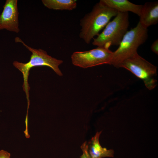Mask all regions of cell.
<instances>
[{
  "mask_svg": "<svg viewBox=\"0 0 158 158\" xmlns=\"http://www.w3.org/2000/svg\"><path fill=\"white\" fill-rule=\"evenodd\" d=\"M80 147L83 151V154L80 157V158H91L88 153L87 142L83 143Z\"/></svg>",
  "mask_w": 158,
  "mask_h": 158,
  "instance_id": "7c38bea8",
  "label": "cell"
},
{
  "mask_svg": "<svg viewBox=\"0 0 158 158\" xmlns=\"http://www.w3.org/2000/svg\"><path fill=\"white\" fill-rule=\"evenodd\" d=\"M16 42L22 43L32 53L29 61L23 63L18 61H14L13 66L22 73L24 78L23 89L26 94L28 92L30 87L28 82V76L30 69L33 67L45 66L51 68L59 76H62L63 74L59 68V66L63 63L61 60L58 59L48 54L44 50L39 49H34L26 44L20 38H15Z\"/></svg>",
  "mask_w": 158,
  "mask_h": 158,
  "instance_id": "7a4b0ae2",
  "label": "cell"
},
{
  "mask_svg": "<svg viewBox=\"0 0 158 158\" xmlns=\"http://www.w3.org/2000/svg\"><path fill=\"white\" fill-rule=\"evenodd\" d=\"M17 0H6L0 14V30L5 29L18 33L19 28Z\"/></svg>",
  "mask_w": 158,
  "mask_h": 158,
  "instance_id": "52a82bcc",
  "label": "cell"
},
{
  "mask_svg": "<svg viewBox=\"0 0 158 158\" xmlns=\"http://www.w3.org/2000/svg\"><path fill=\"white\" fill-rule=\"evenodd\" d=\"M42 2L46 7L54 10L71 11L77 6L76 0H42Z\"/></svg>",
  "mask_w": 158,
  "mask_h": 158,
  "instance_id": "8fae6325",
  "label": "cell"
},
{
  "mask_svg": "<svg viewBox=\"0 0 158 158\" xmlns=\"http://www.w3.org/2000/svg\"><path fill=\"white\" fill-rule=\"evenodd\" d=\"M119 68H124L142 80L149 90L156 87L157 68L139 56L138 53L124 60Z\"/></svg>",
  "mask_w": 158,
  "mask_h": 158,
  "instance_id": "5b68a950",
  "label": "cell"
},
{
  "mask_svg": "<svg viewBox=\"0 0 158 158\" xmlns=\"http://www.w3.org/2000/svg\"><path fill=\"white\" fill-rule=\"evenodd\" d=\"M139 21L144 27L156 24L158 22V2H147L142 5Z\"/></svg>",
  "mask_w": 158,
  "mask_h": 158,
  "instance_id": "ba28073f",
  "label": "cell"
},
{
  "mask_svg": "<svg viewBox=\"0 0 158 158\" xmlns=\"http://www.w3.org/2000/svg\"><path fill=\"white\" fill-rule=\"evenodd\" d=\"M113 52L109 48L99 46L90 50L73 52L71 56L72 64L83 68L104 64L110 65Z\"/></svg>",
  "mask_w": 158,
  "mask_h": 158,
  "instance_id": "8992f818",
  "label": "cell"
},
{
  "mask_svg": "<svg viewBox=\"0 0 158 158\" xmlns=\"http://www.w3.org/2000/svg\"><path fill=\"white\" fill-rule=\"evenodd\" d=\"M148 37L147 28L139 22L124 36L118 48L113 52L110 65L119 68L124 60L137 53L138 48L145 42Z\"/></svg>",
  "mask_w": 158,
  "mask_h": 158,
  "instance_id": "3957f363",
  "label": "cell"
},
{
  "mask_svg": "<svg viewBox=\"0 0 158 158\" xmlns=\"http://www.w3.org/2000/svg\"><path fill=\"white\" fill-rule=\"evenodd\" d=\"M118 12L106 6L100 1L94 5L91 11L80 21L81 29L79 37L89 44L100 31L105 27Z\"/></svg>",
  "mask_w": 158,
  "mask_h": 158,
  "instance_id": "6da1fadb",
  "label": "cell"
},
{
  "mask_svg": "<svg viewBox=\"0 0 158 158\" xmlns=\"http://www.w3.org/2000/svg\"><path fill=\"white\" fill-rule=\"evenodd\" d=\"M151 49L154 53L158 54V40L157 39L152 44L151 46Z\"/></svg>",
  "mask_w": 158,
  "mask_h": 158,
  "instance_id": "4fadbf2b",
  "label": "cell"
},
{
  "mask_svg": "<svg viewBox=\"0 0 158 158\" xmlns=\"http://www.w3.org/2000/svg\"><path fill=\"white\" fill-rule=\"evenodd\" d=\"M102 131L97 132L87 144L88 152L91 158L113 157L114 151L103 148L100 145L99 138Z\"/></svg>",
  "mask_w": 158,
  "mask_h": 158,
  "instance_id": "30bf717a",
  "label": "cell"
},
{
  "mask_svg": "<svg viewBox=\"0 0 158 158\" xmlns=\"http://www.w3.org/2000/svg\"><path fill=\"white\" fill-rule=\"evenodd\" d=\"M10 154L4 150H0V158H10Z\"/></svg>",
  "mask_w": 158,
  "mask_h": 158,
  "instance_id": "5bb4252c",
  "label": "cell"
},
{
  "mask_svg": "<svg viewBox=\"0 0 158 158\" xmlns=\"http://www.w3.org/2000/svg\"><path fill=\"white\" fill-rule=\"evenodd\" d=\"M129 25L128 12H118L112 20L105 27L92 42L94 46L109 48L111 45L119 46Z\"/></svg>",
  "mask_w": 158,
  "mask_h": 158,
  "instance_id": "277c9868",
  "label": "cell"
},
{
  "mask_svg": "<svg viewBox=\"0 0 158 158\" xmlns=\"http://www.w3.org/2000/svg\"><path fill=\"white\" fill-rule=\"evenodd\" d=\"M108 7L118 12L130 11L139 16L142 5L133 4L127 0H101L100 1Z\"/></svg>",
  "mask_w": 158,
  "mask_h": 158,
  "instance_id": "9c48e42d",
  "label": "cell"
}]
</instances>
